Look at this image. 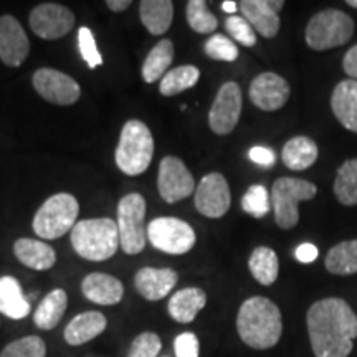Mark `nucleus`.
I'll list each match as a JSON object with an SVG mask.
<instances>
[{"label": "nucleus", "instance_id": "nucleus-1", "mask_svg": "<svg viewBox=\"0 0 357 357\" xmlns=\"http://www.w3.org/2000/svg\"><path fill=\"white\" fill-rule=\"evenodd\" d=\"M314 357H347L357 337V314L341 298H324L306 314Z\"/></svg>", "mask_w": 357, "mask_h": 357}, {"label": "nucleus", "instance_id": "nucleus-2", "mask_svg": "<svg viewBox=\"0 0 357 357\" xmlns=\"http://www.w3.org/2000/svg\"><path fill=\"white\" fill-rule=\"evenodd\" d=\"M236 331L240 334V339L252 349H270L278 344L283 333V318L280 307L268 298H248L238 310Z\"/></svg>", "mask_w": 357, "mask_h": 357}, {"label": "nucleus", "instance_id": "nucleus-3", "mask_svg": "<svg viewBox=\"0 0 357 357\" xmlns=\"http://www.w3.org/2000/svg\"><path fill=\"white\" fill-rule=\"evenodd\" d=\"M71 243L75 252L84 260L105 261L114 257L119 245L118 223L113 218L82 220L71 230Z\"/></svg>", "mask_w": 357, "mask_h": 357}, {"label": "nucleus", "instance_id": "nucleus-4", "mask_svg": "<svg viewBox=\"0 0 357 357\" xmlns=\"http://www.w3.org/2000/svg\"><path fill=\"white\" fill-rule=\"evenodd\" d=\"M154 139L144 123L131 119L123 126L119 144L116 147V164L128 176H139L151 166Z\"/></svg>", "mask_w": 357, "mask_h": 357}, {"label": "nucleus", "instance_id": "nucleus-5", "mask_svg": "<svg viewBox=\"0 0 357 357\" xmlns=\"http://www.w3.org/2000/svg\"><path fill=\"white\" fill-rule=\"evenodd\" d=\"M354 35V20L337 8H326L311 17L306 26V43L316 52L346 45Z\"/></svg>", "mask_w": 357, "mask_h": 357}, {"label": "nucleus", "instance_id": "nucleus-6", "mask_svg": "<svg viewBox=\"0 0 357 357\" xmlns=\"http://www.w3.org/2000/svg\"><path fill=\"white\" fill-rule=\"evenodd\" d=\"M318 194V187L305 178L280 177L271 189V204H273L276 225L283 230H289L300 222L298 204L301 200H311Z\"/></svg>", "mask_w": 357, "mask_h": 357}, {"label": "nucleus", "instance_id": "nucleus-7", "mask_svg": "<svg viewBox=\"0 0 357 357\" xmlns=\"http://www.w3.org/2000/svg\"><path fill=\"white\" fill-rule=\"evenodd\" d=\"M79 212L78 200L71 194H55L33 217V230L45 240H55L73 230Z\"/></svg>", "mask_w": 357, "mask_h": 357}, {"label": "nucleus", "instance_id": "nucleus-8", "mask_svg": "<svg viewBox=\"0 0 357 357\" xmlns=\"http://www.w3.org/2000/svg\"><path fill=\"white\" fill-rule=\"evenodd\" d=\"M146 200L141 194H128L118 205L119 245L128 255H137L146 247Z\"/></svg>", "mask_w": 357, "mask_h": 357}, {"label": "nucleus", "instance_id": "nucleus-9", "mask_svg": "<svg viewBox=\"0 0 357 357\" xmlns=\"http://www.w3.org/2000/svg\"><path fill=\"white\" fill-rule=\"evenodd\" d=\"M147 240L169 255H184L194 248L197 236L189 223L181 218L159 217L147 225Z\"/></svg>", "mask_w": 357, "mask_h": 357}, {"label": "nucleus", "instance_id": "nucleus-10", "mask_svg": "<svg viewBox=\"0 0 357 357\" xmlns=\"http://www.w3.org/2000/svg\"><path fill=\"white\" fill-rule=\"evenodd\" d=\"M242 114V89L235 82L222 84L208 113V126L215 134L225 136L234 131Z\"/></svg>", "mask_w": 357, "mask_h": 357}, {"label": "nucleus", "instance_id": "nucleus-11", "mask_svg": "<svg viewBox=\"0 0 357 357\" xmlns=\"http://www.w3.org/2000/svg\"><path fill=\"white\" fill-rule=\"evenodd\" d=\"M158 187L160 197L167 204H176L178 200L189 197L195 189V182L181 159L167 155L160 160Z\"/></svg>", "mask_w": 357, "mask_h": 357}, {"label": "nucleus", "instance_id": "nucleus-12", "mask_svg": "<svg viewBox=\"0 0 357 357\" xmlns=\"http://www.w3.org/2000/svg\"><path fill=\"white\" fill-rule=\"evenodd\" d=\"M231 204L227 178L218 172L207 174L195 190V208L208 218H220L229 212Z\"/></svg>", "mask_w": 357, "mask_h": 357}, {"label": "nucleus", "instance_id": "nucleus-13", "mask_svg": "<svg viewBox=\"0 0 357 357\" xmlns=\"http://www.w3.org/2000/svg\"><path fill=\"white\" fill-rule=\"evenodd\" d=\"M33 86L43 100L60 106L73 105L82 95L79 84L73 78L53 68H40L35 71Z\"/></svg>", "mask_w": 357, "mask_h": 357}, {"label": "nucleus", "instance_id": "nucleus-14", "mask_svg": "<svg viewBox=\"0 0 357 357\" xmlns=\"http://www.w3.org/2000/svg\"><path fill=\"white\" fill-rule=\"evenodd\" d=\"M75 15L68 7L60 3H42L30 13V26L40 38L56 40L73 29Z\"/></svg>", "mask_w": 357, "mask_h": 357}, {"label": "nucleus", "instance_id": "nucleus-15", "mask_svg": "<svg viewBox=\"0 0 357 357\" xmlns=\"http://www.w3.org/2000/svg\"><path fill=\"white\" fill-rule=\"evenodd\" d=\"M250 100L263 111L283 108L289 100V84L287 79L273 71H265L253 79L248 89Z\"/></svg>", "mask_w": 357, "mask_h": 357}, {"label": "nucleus", "instance_id": "nucleus-16", "mask_svg": "<svg viewBox=\"0 0 357 357\" xmlns=\"http://www.w3.org/2000/svg\"><path fill=\"white\" fill-rule=\"evenodd\" d=\"M30 53V42L20 22L12 15L0 17V60L7 66H20Z\"/></svg>", "mask_w": 357, "mask_h": 357}, {"label": "nucleus", "instance_id": "nucleus-17", "mask_svg": "<svg viewBox=\"0 0 357 357\" xmlns=\"http://www.w3.org/2000/svg\"><path fill=\"white\" fill-rule=\"evenodd\" d=\"M283 7V0H242L238 3L243 19L265 38H273L278 33V12Z\"/></svg>", "mask_w": 357, "mask_h": 357}, {"label": "nucleus", "instance_id": "nucleus-18", "mask_svg": "<svg viewBox=\"0 0 357 357\" xmlns=\"http://www.w3.org/2000/svg\"><path fill=\"white\" fill-rule=\"evenodd\" d=\"M177 280V273L171 268H141L134 278V284L137 293L147 301H159L172 291Z\"/></svg>", "mask_w": 357, "mask_h": 357}, {"label": "nucleus", "instance_id": "nucleus-19", "mask_svg": "<svg viewBox=\"0 0 357 357\" xmlns=\"http://www.w3.org/2000/svg\"><path fill=\"white\" fill-rule=\"evenodd\" d=\"M83 294L89 301L101 306L118 305L123 300L124 287L114 276L106 273H91L82 283Z\"/></svg>", "mask_w": 357, "mask_h": 357}, {"label": "nucleus", "instance_id": "nucleus-20", "mask_svg": "<svg viewBox=\"0 0 357 357\" xmlns=\"http://www.w3.org/2000/svg\"><path fill=\"white\" fill-rule=\"evenodd\" d=\"M331 108L339 123L347 131L357 134V82L342 79L331 95Z\"/></svg>", "mask_w": 357, "mask_h": 357}, {"label": "nucleus", "instance_id": "nucleus-21", "mask_svg": "<svg viewBox=\"0 0 357 357\" xmlns=\"http://www.w3.org/2000/svg\"><path fill=\"white\" fill-rule=\"evenodd\" d=\"M105 314L98 311H86L75 316L65 328V341L70 346H82L84 342L91 341L106 329Z\"/></svg>", "mask_w": 357, "mask_h": 357}, {"label": "nucleus", "instance_id": "nucleus-22", "mask_svg": "<svg viewBox=\"0 0 357 357\" xmlns=\"http://www.w3.org/2000/svg\"><path fill=\"white\" fill-rule=\"evenodd\" d=\"M17 260L37 271L50 270L56 263V253L50 245L32 238H20L13 245Z\"/></svg>", "mask_w": 357, "mask_h": 357}, {"label": "nucleus", "instance_id": "nucleus-23", "mask_svg": "<svg viewBox=\"0 0 357 357\" xmlns=\"http://www.w3.org/2000/svg\"><path fill=\"white\" fill-rule=\"evenodd\" d=\"M207 303V294L200 288H184L169 300L167 311L177 323H192Z\"/></svg>", "mask_w": 357, "mask_h": 357}, {"label": "nucleus", "instance_id": "nucleus-24", "mask_svg": "<svg viewBox=\"0 0 357 357\" xmlns=\"http://www.w3.org/2000/svg\"><path fill=\"white\" fill-rule=\"evenodd\" d=\"M30 301L22 291L19 280L13 276L0 278V312L10 319H24L30 314Z\"/></svg>", "mask_w": 357, "mask_h": 357}, {"label": "nucleus", "instance_id": "nucleus-25", "mask_svg": "<svg viewBox=\"0 0 357 357\" xmlns=\"http://www.w3.org/2000/svg\"><path fill=\"white\" fill-rule=\"evenodd\" d=\"M319 151L316 142L306 136H296L283 147L281 159L291 171H306L318 160Z\"/></svg>", "mask_w": 357, "mask_h": 357}, {"label": "nucleus", "instance_id": "nucleus-26", "mask_svg": "<svg viewBox=\"0 0 357 357\" xmlns=\"http://www.w3.org/2000/svg\"><path fill=\"white\" fill-rule=\"evenodd\" d=\"M139 17L147 32L162 35L169 30L174 19V3L171 0H142Z\"/></svg>", "mask_w": 357, "mask_h": 357}, {"label": "nucleus", "instance_id": "nucleus-27", "mask_svg": "<svg viewBox=\"0 0 357 357\" xmlns=\"http://www.w3.org/2000/svg\"><path fill=\"white\" fill-rule=\"evenodd\" d=\"M66 306H68V296L66 291L61 288L53 289L43 298L33 314V323L37 328L43 329V331H50V329L56 328L61 318H63Z\"/></svg>", "mask_w": 357, "mask_h": 357}, {"label": "nucleus", "instance_id": "nucleus-28", "mask_svg": "<svg viewBox=\"0 0 357 357\" xmlns=\"http://www.w3.org/2000/svg\"><path fill=\"white\" fill-rule=\"evenodd\" d=\"M324 266L331 275L357 273V238L334 245L324 258Z\"/></svg>", "mask_w": 357, "mask_h": 357}, {"label": "nucleus", "instance_id": "nucleus-29", "mask_svg": "<svg viewBox=\"0 0 357 357\" xmlns=\"http://www.w3.org/2000/svg\"><path fill=\"white\" fill-rule=\"evenodd\" d=\"M248 268L253 278L263 287H270L278 280L280 261L275 250L270 247H257L253 250L248 260Z\"/></svg>", "mask_w": 357, "mask_h": 357}, {"label": "nucleus", "instance_id": "nucleus-30", "mask_svg": "<svg viewBox=\"0 0 357 357\" xmlns=\"http://www.w3.org/2000/svg\"><path fill=\"white\" fill-rule=\"evenodd\" d=\"M174 60V43L164 38L155 45L142 65V78L146 83H154L166 77V71Z\"/></svg>", "mask_w": 357, "mask_h": 357}, {"label": "nucleus", "instance_id": "nucleus-31", "mask_svg": "<svg viewBox=\"0 0 357 357\" xmlns=\"http://www.w3.org/2000/svg\"><path fill=\"white\" fill-rule=\"evenodd\" d=\"M200 78V71L197 66L184 65L167 71L166 77L160 79L159 91L164 96H174L185 89L194 88Z\"/></svg>", "mask_w": 357, "mask_h": 357}, {"label": "nucleus", "instance_id": "nucleus-32", "mask_svg": "<svg viewBox=\"0 0 357 357\" xmlns=\"http://www.w3.org/2000/svg\"><path fill=\"white\" fill-rule=\"evenodd\" d=\"M334 195L342 205H357V158L349 159L337 169Z\"/></svg>", "mask_w": 357, "mask_h": 357}, {"label": "nucleus", "instance_id": "nucleus-33", "mask_svg": "<svg viewBox=\"0 0 357 357\" xmlns=\"http://www.w3.org/2000/svg\"><path fill=\"white\" fill-rule=\"evenodd\" d=\"M187 22L190 29L197 33H212L218 26V20L213 13L208 10L207 2L204 0H190L187 3Z\"/></svg>", "mask_w": 357, "mask_h": 357}, {"label": "nucleus", "instance_id": "nucleus-34", "mask_svg": "<svg viewBox=\"0 0 357 357\" xmlns=\"http://www.w3.org/2000/svg\"><path fill=\"white\" fill-rule=\"evenodd\" d=\"M242 208L248 215L255 218H263L270 212L271 202H270V194L265 187L260 184L252 185L250 189L245 192L242 197Z\"/></svg>", "mask_w": 357, "mask_h": 357}, {"label": "nucleus", "instance_id": "nucleus-35", "mask_svg": "<svg viewBox=\"0 0 357 357\" xmlns=\"http://www.w3.org/2000/svg\"><path fill=\"white\" fill-rule=\"evenodd\" d=\"M47 346L38 336H26L17 339L2 351L0 357H45Z\"/></svg>", "mask_w": 357, "mask_h": 357}, {"label": "nucleus", "instance_id": "nucleus-36", "mask_svg": "<svg viewBox=\"0 0 357 357\" xmlns=\"http://www.w3.org/2000/svg\"><path fill=\"white\" fill-rule=\"evenodd\" d=\"M205 53L212 58V60L218 61H235L238 56V48L225 35L215 33L205 43Z\"/></svg>", "mask_w": 357, "mask_h": 357}, {"label": "nucleus", "instance_id": "nucleus-37", "mask_svg": "<svg viewBox=\"0 0 357 357\" xmlns=\"http://www.w3.org/2000/svg\"><path fill=\"white\" fill-rule=\"evenodd\" d=\"M225 29L227 32L231 35V38L236 40L238 43H242L243 47H253L257 43V33L253 30V26L248 24L243 17L231 15L225 20Z\"/></svg>", "mask_w": 357, "mask_h": 357}, {"label": "nucleus", "instance_id": "nucleus-38", "mask_svg": "<svg viewBox=\"0 0 357 357\" xmlns=\"http://www.w3.org/2000/svg\"><path fill=\"white\" fill-rule=\"evenodd\" d=\"M78 45L79 53H82L83 60L86 61L89 68H96V66L102 65V56L100 50H98L96 40L93 37V32L86 26H82L78 32Z\"/></svg>", "mask_w": 357, "mask_h": 357}, {"label": "nucleus", "instance_id": "nucleus-39", "mask_svg": "<svg viewBox=\"0 0 357 357\" xmlns=\"http://www.w3.org/2000/svg\"><path fill=\"white\" fill-rule=\"evenodd\" d=\"M162 347L160 337L154 333H142L132 341L128 357H158Z\"/></svg>", "mask_w": 357, "mask_h": 357}, {"label": "nucleus", "instance_id": "nucleus-40", "mask_svg": "<svg viewBox=\"0 0 357 357\" xmlns=\"http://www.w3.org/2000/svg\"><path fill=\"white\" fill-rule=\"evenodd\" d=\"M174 351L176 357H199L200 344L197 336L194 333L178 334L174 341Z\"/></svg>", "mask_w": 357, "mask_h": 357}, {"label": "nucleus", "instance_id": "nucleus-41", "mask_svg": "<svg viewBox=\"0 0 357 357\" xmlns=\"http://www.w3.org/2000/svg\"><path fill=\"white\" fill-rule=\"evenodd\" d=\"M248 158L252 162H255V164H258V166H263V167L273 166L275 160H276V155L273 151L268 149V147H263V146L252 147L248 153Z\"/></svg>", "mask_w": 357, "mask_h": 357}, {"label": "nucleus", "instance_id": "nucleus-42", "mask_svg": "<svg viewBox=\"0 0 357 357\" xmlns=\"http://www.w3.org/2000/svg\"><path fill=\"white\" fill-rule=\"evenodd\" d=\"M294 255H296V260L301 261V263H312L318 258L319 255V250L316 248V245L312 243H303L300 247L296 248V252H294Z\"/></svg>", "mask_w": 357, "mask_h": 357}, {"label": "nucleus", "instance_id": "nucleus-43", "mask_svg": "<svg viewBox=\"0 0 357 357\" xmlns=\"http://www.w3.org/2000/svg\"><path fill=\"white\" fill-rule=\"evenodd\" d=\"M342 68L349 75L351 79H356L357 82V45L347 50L344 60H342Z\"/></svg>", "mask_w": 357, "mask_h": 357}, {"label": "nucleus", "instance_id": "nucleus-44", "mask_svg": "<svg viewBox=\"0 0 357 357\" xmlns=\"http://www.w3.org/2000/svg\"><path fill=\"white\" fill-rule=\"evenodd\" d=\"M106 6H108L113 12H123L131 6V2H129V0H108Z\"/></svg>", "mask_w": 357, "mask_h": 357}, {"label": "nucleus", "instance_id": "nucleus-45", "mask_svg": "<svg viewBox=\"0 0 357 357\" xmlns=\"http://www.w3.org/2000/svg\"><path fill=\"white\" fill-rule=\"evenodd\" d=\"M222 8L227 13H235L236 8H238V3L234 2V0H225V2H222Z\"/></svg>", "mask_w": 357, "mask_h": 357}, {"label": "nucleus", "instance_id": "nucleus-46", "mask_svg": "<svg viewBox=\"0 0 357 357\" xmlns=\"http://www.w3.org/2000/svg\"><path fill=\"white\" fill-rule=\"evenodd\" d=\"M347 6L349 7H354V8H357V0H347Z\"/></svg>", "mask_w": 357, "mask_h": 357}]
</instances>
